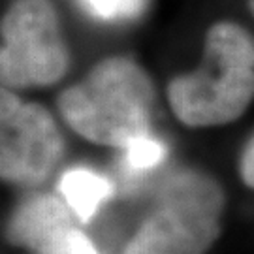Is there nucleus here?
<instances>
[{
	"mask_svg": "<svg viewBox=\"0 0 254 254\" xmlns=\"http://www.w3.org/2000/svg\"><path fill=\"white\" fill-rule=\"evenodd\" d=\"M154 91L147 73L125 57L98 63L87 77L61 92L63 119L89 141L127 147L149 136Z\"/></svg>",
	"mask_w": 254,
	"mask_h": 254,
	"instance_id": "f257e3e1",
	"label": "nucleus"
},
{
	"mask_svg": "<svg viewBox=\"0 0 254 254\" xmlns=\"http://www.w3.org/2000/svg\"><path fill=\"white\" fill-rule=\"evenodd\" d=\"M254 98V38L236 23H215L200 70L175 77L168 100L189 127H217L243 115Z\"/></svg>",
	"mask_w": 254,
	"mask_h": 254,
	"instance_id": "f03ea898",
	"label": "nucleus"
},
{
	"mask_svg": "<svg viewBox=\"0 0 254 254\" xmlns=\"http://www.w3.org/2000/svg\"><path fill=\"white\" fill-rule=\"evenodd\" d=\"M224 194L205 173L170 175L125 254H205L220 234Z\"/></svg>",
	"mask_w": 254,
	"mask_h": 254,
	"instance_id": "7ed1b4c3",
	"label": "nucleus"
},
{
	"mask_svg": "<svg viewBox=\"0 0 254 254\" xmlns=\"http://www.w3.org/2000/svg\"><path fill=\"white\" fill-rule=\"evenodd\" d=\"M57 11L49 0H13L2 19L0 75L4 89L57 83L68 70Z\"/></svg>",
	"mask_w": 254,
	"mask_h": 254,
	"instance_id": "20e7f679",
	"label": "nucleus"
},
{
	"mask_svg": "<svg viewBox=\"0 0 254 254\" xmlns=\"http://www.w3.org/2000/svg\"><path fill=\"white\" fill-rule=\"evenodd\" d=\"M0 108V173L19 185L46 181L64 151L63 136L49 111L38 104L21 102L2 89Z\"/></svg>",
	"mask_w": 254,
	"mask_h": 254,
	"instance_id": "39448f33",
	"label": "nucleus"
},
{
	"mask_svg": "<svg viewBox=\"0 0 254 254\" xmlns=\"http://www.w3.org/2000/svg\"><path fill=\"white\" fill-rule=\"evenodd\" d=\"M70 230H73V226L66 203L51 194H36L13 211L6 239L11 245L42 254Z\"/></svg>",
	"mask_w": 254,
	"mask_h": 254,
	"instance_id": "423d86ee",
	"label": "nucleus"
},
{
	"mask_svg": "<svg viewBox=\"0 0 254 254\" xmlns=\"http://www.w3.org/2000/svg\"><path fill=\"white\" fill-rule=\"evenodd\" d=\"M59 190L79 220L89 222L102 203L113 196L115 189L113 183L100 173L89 168H73L63 175Z\"/></svg>",
	"mask_w": 254,
	"mask_h": 254,
	"instance_id": "0eeeda50",
	"label": "nucleus"
},
{
	"mask_svg": "<svg viewBox=\"0 0 254 254\" xmlns=\"http://www.w3.org/2000/svg\"><path fill=\"white\" fill-rule=\"evenodd\" d=\"M166 154L168 147L162 141L153 139L151 136H143L125 147V162L132 172H145L162 164Z\"/></svg>",
	"mask_w": 254,
	"mask_h": 254,
	"instance_id": "6e6552de",
	"label": "nucleus"
},
{
	"mask_svg": "<svg viewBox=\"0 0 254 254\" xmlns=\"http://www.w3.org/2000/svg\"><path fill=\"white\" fill-rule=\"evenodd\" d=\"M81 8L100 21H121L139 15L145 0H79Z\"/></svg>",
	"mask_w": 254,
	"mask_h": 254,
	"instance_id": "1a4fd4ad",
	"label": "nucleus"
},
{
	"mask_svg": "<svg viewBox=\"0 0 254 254\" xmlns=\"http://www.w3.org/2000/svg\"><path fill=\"white\" fill-rule=\"evenodd\" d=\"M42 254H98V251L85 234L70 230L66 236L47 247Z\"/></svg>",
	"mask_w": 254,
	"mask_h": 254,
	"instance_id": "9d476101",
	"label": "nucleus"
},
{
	"mask_svg": "<svg viewBox=\"0 0 254 254\" xmlns=\"http://www.w3.org/2000/svg\"><path fill=\"white\" fill-rule=\"evenodd\" d=\"M239 168H241V177L243 181L254 189V136L249 139V143L243 149V154H241V162H239Z\"/></svg>",
	"mask_w": 254,
	"mask_h": 254,
	"instance_id": "9b49d317",
	"label": "nucleus"
},
{
	"mask_svg": "<svg viewBox=\"0 0 254 254\" xmlns=\"http://www.w3.org/2000/svg\"><path fill=\"white\" fill-rule=\"evenodd\" d=\"M249 6H251V11L254 13V0H249Z\"/></svg>",
	"mask_w": 254,
	"mask_h": 254,
	"instance_id": "f8f14e48",
	"label": "nucleus"
}]
</instances>
